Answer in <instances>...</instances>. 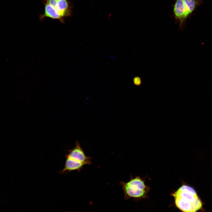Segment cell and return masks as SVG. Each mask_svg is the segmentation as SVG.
Masks as SVG:
<instances>
[{
	"instance_id": "7",
	"label": "cell",
	"mask_w": 212,
	"mask_h": 212,
	"mask_svg": "<svg viewBox=\"0 0 212 212\" xmlns=\"http://www.w3.org/2000/svg\"><path fill=\"white\" fill-rule=\"evenodd\" d=\"M133 82L135 85L138 86L140 85L141 82L140 78L138 77H135L133 78Z\"/></svg>"
},
{
	"instance_id": "3",
	"label": "cell",
	"mask_w": 212,
	"mask_h": 212,
	"mask_svg": "<svg viewBox=\"0 0 212 212\" xmlns=\"http://www.w3.org/2000/svg\"><path fill=\"white\" fill-rule=\"evenodd\" d=\"M202 3L203 0H176L173 11L175 20L179 22L180 28H183L186 19Z\"/></svg>"
},
{
	"instance_id": "2",
	"label": "cell",
	"mask_w": 212,
	"mask_h": 212,
	"mask_svg": "<svg viewBox=\"0 0 212 212\" xmlns=\"http://www.w3.org/2000/svg\"><path fill=\"white\" fill-rule=\"evenodd\" d=\"M120 184L124 192L125 200L130 198L138 199L145 197L148 191V187L146 186L144 180L140 177L134 178L131 177L127 182L121 181Z\"/></svg>"
},
{
	"instance_id": "1",
	"label": "cell",
	"mask_w": 212,
	"mask_h": 212,
	"mask_svg": "<svg viewBox=\"0 0 212 212\" xmlns=\"http://www.w3.org/2000/svg\"><path fill=\"white\" fill-rule=\"evenodd\" d=\"M172 195L176 206L183 212H196L202 207V202L195 190L190 186L183 185Z\"/></svg>"
},
{
	"instance_id": "4",
	"label": "cell",
	"mask_w": 212,
	"mask_h": 212,
	"mask_svg": "<svg viewBox=\"0 0 212 212\" xmlns=\"http://www.w3.org/2000/svg\"><path fill=\"white\" fill-rule=\"evenodd\" d=\"M42 1L49 4L64 20L72 14L73 5L68 0H42Z\"/></svg>"
},
{
	"instance_id": "5",
	"label": "cell",
	"mask_w": 212,
	"mask_h": 212,
	"mask_svg": "<svg viewBox=\"0 0 212 212\" xmlns=\"http://www.w3.org/2000/svg\"><path fill=\"white\" fill-rule=\"evenodd\" d=\"M65 157L69 158L75 161L84 164L85 165L91 163V157L86 156L80 144L76 141L75 146L68 150Z\"/></svg>"
},
{
	"instance_id": "6",
	"label": "cell",
	"mask_w": 212,
	"mask_h": 212,
	"mask_svg": "<svg viewBox=\"0 0 212 212\" xmlns=\"http://www.w3.org/2000/svg\"><path fill=\"white\" fill-rule=\"evenodd\" d=\"M66 160L63 168L60 171L61 173H68L72 171H80L85 165L83 163L75 161L69 158Z\"/></svg>"
}]
</instances>
